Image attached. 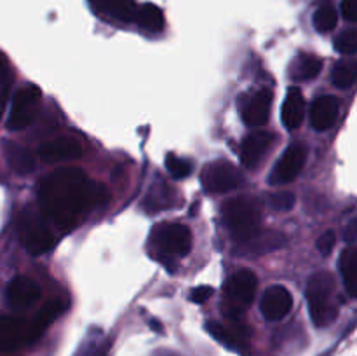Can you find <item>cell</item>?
Here are the masks:
<instances>
[{
	"label": "cell",
	"instance_id": "cell-1",
	"mask_svg": "<svg viewBox=\"0 0 357 356\" xmlns=\"http://www.w3.org/2000/svg\"><path fill=\"white\" fill-rule=\"evenodd\" d=\"M107 198V188L93 184L79 168H59L38 187L40 212L61 229H72L87 209L100 206Z\"/></svg>",
	"mask_w": 357,
	"mask_h": 356
},
{
	"label": "cell",
	"instance_id": "cell-2",
	"mask_svg": "<svg viewBox=\"0 0 357 356\" xmlns=\"http://www.w3.org/2000/svg\"><path fill=\"white\" fill-rule=\"evenodd\" d=\"M222 215L232 237H236L239 243H244L260 232L264 206L260 199L253 195H239V198L229 199L223 205Z\"/></svg>",
	"mask_w": 357,
	"mask_h": 356
},
{
	"label": "cell",
	"instance_id": "cell-3",
	"mask_svg": "<svg viewBox=\"0 0 357 356\" xmlns=\"http://www.w3.org/2000/svg\"><path fill=\"white\" fill-rule=\"evenodd\" d=\"M335 278L330 272H316L307 283L309 313L316 327H328L337 320L338 306L335 302Z\"/></svg>",
	"mask_w": 357,
	"mask_h": 356
},
{
	"label": "cell",
	"instance_id": "cell-4",
	"mask_svg": "<svg viewBox=\"0 0 357 356\" xmlns=\"http://www.w3.org/2000/svg\"><path fill=\"white\" fill-rule=\"evenodd\" d=\"M257 276L250 269H241L223 285V313L229 320H241L257 293Z\"/></svg>",
	"mask_w": 357,
	"mask_h": 356
},
{
	"label": "cell",
	"instance_id": "cell-5",
	"mask_svg": "<svg viewBox=\"0 0 357 356\" xmlns=\"http://www.w3.org/2000/svg\"><path fill=\"white\" fill-rule=\"evenodd\" d=\"M20 236L24 248L31 255H42L54 244V234L45 220L44 213L37 209H26L20 216Z\"/></svg>",
	"mask_w": 357,
	"mask_h": 356
},
{
	"label": "cell",
	"instance_id": "cell-6",
	"mask_svg": "<svg viewBox=\"0 0 357 356\" xmlns=\"http://www.w3.org/2000/svg\"><path fill=\"white\" fill-rule=\"evenodd\" d=\"M40 98V87H37L35 84H28V86L21 87L13 98L9 119H7V129L9 131H21V129L28 128L33 122L35 115H37Z\"/></svg>",
	"mask_w": 357,
	"mask_h": 356
},
{
	"label": "cell",
	"instance_id": "cell-7",
	"mask_svg": "<svg viewBox=\"0 0 357 356\" xmlns=\"http://www.w3.org/2000/svg\"><path fill=\"white\" fill-rule=\"evenodd\" d=\"M201 181L208 192L222 194L239 188L243 185V175L229 161H215L202 170Z\"/></svg>",
	"mask_w": 357,
	"mask_h": 356
},
{
	"label": "cell",
	"instance_id": "cell-8",
	"mask_svg": "<svg viewBox=\"0 0 357 356\" xmlns=\"http://www.w3.org/2000/svg\"><path fill=\"white\" fill-rule=\"evenodd\" d=\"M152 239L160 251L171 257H185L192 248V232L183 223H160Z\"/></svg>",
	"mask_w": 357,
	"mask_h": 356
},
{
	"label": "cell",
	"instance_id": "cell-9",
	"mask_svg": "<svg viewBox=\"0 0 357 356\" xmlns=\"http://www.w3.org/2000/svg\"><path fill=\"white\" fill-rule=\"evenodd\" d=\"M307 159V149L303 143H291L279 157L278 164L271 173V184L282 185L295 180L302 171Z\"/></svg>",
	"mask_w": 357,
	"mask_h": 356
},
{
	"label": "cell",
	"instance_id": "cell-10",
	"mask_svg": "<svg viewBox=\"0 0 357 356\" xmlns=\"http://www.w3.org/2000/svg\"><path fill=\"white\" fill-rule=\"evenodd\" d=\"M30 321L20 316H0V353H13L30 344Z\"/></svg>",
	"mask_w": 357,
	"mask_h": 356
},
{
	"label": "cell",
	"instance_id": "cell-11",
	"mask_svg": "<svg viewBox=\"0 0 357 356\" xmlns=\"http://www.w3.org/2000/svg\"><path fill=\"white\" fill-rule=\"evenodd\" d=\"M38 156L45 164L70 163L82 156V147L72 136H59V138H52L42 143L38 149Z\"/></svg>",
	"mask_w": 357,
	"mask_h": 356
},
{
	"label": "cell",
	"instance_id": "cell-12",
	"mask_svg": "<svg viewBox=\"0 0 357 356\" xmlns=\"http://www.w3.org/2000/svg\"><path fill=\"white\" fill-rule=\"evenodd\" d=\"M293 307V297L289 293V290H286L284 286L274 285L268 286L265 290L264 297H261V314L265 316V320L268 321H278L282 320L286 314L291 311Z\"/></svg>",
	"mask_w": 357,
	"mask_h": 356
},
{
	"label": "cell",
	"instance_id": "cell-13",
	"mask_svg": "<svg viewBox=\"0 0 357 356\" xmlns=\"http://www.w3.org/2000/svg\"><path fill=\"white\" fill-rule=\"evenodd\" d=\"M40 299V286L26 276H16L7 286V302L13 309L23 311Z\"/></svg>",
	"mask_w": 357,
	"mask_h": 356
},
{
	"label": "cell",
	"instance_id": "cell-14",
	"mask_svg": "<svg viewBox=\"0 0 357 356\" xmlns=\"http://www.w3.org/2000/svg\"><path fill=\"white\" fill-rule=\"evenodd\" d=\"M274 136L267 131H253L241 143V161L246 168L253 170L271 149Z\"/></svg>",
	"mask_w": 357,
	"mask_h": 356
},
{
	"label": "cell",
	"instance_id": "cell-15",
	"mask_svg": "<svg viewBox=\"0 0 357 356\" xmlns=\"http://www.w3.org/2000/svg\"><path fill=\"white\" fill-rule=\"evenodd\" d=\"M272 105L271 89H260L251 96H246L243 105V119L248 126H264L268 121Z\"/></svg>",
	"mask_w": 357,
	"mask_h": 356
},
{
	"label": "cell",
	"instance_id": "cell-16",
	"mask_svg": "<svg viewBox=\"0 0 357 356\" xmlns=\"http://www.w3.org/2000/svg\"><path fill=\"white\" fill-rule=\"evenodd\" d=\"M340 112V101L338 98L326 94V96L317 98L310 107V124L317 131H326L335 124Z\"/></svg>",
	"mask_w": 357,
	"mask_h": 356
},
{
	"label": "cell",
	"instance_id": "cell-17",
	"mask_svg": "<svg viewBox=\"0 0 357 356\" xmlns=\"http://www.w3.org/2000/svg\"><path fill=\"white\" fill-rule=\"evenodd\" d=\"M208 330L216 341L223 342L227 346H232V348H239V346L246 344L248 337H250V330L239 320H230V325L209 321Z\"/></svg>",
	"mask_w": 357,
	"mask_h": 356
},
{
	"label": "cell",
	"instance_id": "cell-18",
	"mask_svg": "<svg viewBox=\"0 0 357 356\" xmlns=\"http://www.w3.org/2000/svg\"><path fill=\"white\" fill-rule=\"evenodd\" d=\"M305 115V100L298 87H291L288 91L284 103H282L281 119L286 129H296L302 126Z\"/></svg>",
	"mask_w": 357,
	"mask_h": 356
},
{
	"label": "cell",
	"instance_id": "cell-19",
	"mask_svg": "<svg viewBox=\"0 0 357 356\" xmlns=\"http://www.w3.org/2000/svg\"><path fill=\"white\" fill-rule=\"evenodd\" d=\"M2 149L3 157H6L7 164H9V168L14 173L28 175L35 170V157L24 147H21L20 143L6 140L2 143Z\"/></svg>",
	"mask_w": 357,
	"mask_h": 356
},
{
	"label": "cell",
	"instance_id": "cell-20",
	"mask_svg": "<svg viewBox=\"0 0 357 356\" xmlns=\"http://www.w3.org/2000/svg\"><path fill=\"white\" fill-rule=\"evenodd\" d=\"M63 311H65V304H63L61 300H51V302L45 304V306L38 311L37 316L30 321L31 341H37V339L44 334L45 328H47Z\"/></svg>",
	"mask_w": 357,
	"mask_h": 356
},
{
	"label": "cell",
	"instance_id": "cell-21",
	"mask_svg": "<svg viewBox=\"0 0 357 356\" xmlns=\"http://www.w3.org/2000/svg\"><path fill=\"white\" fill-rule=\"evenodd\" d=\"M340 272L344 278L345 290L351 297L357 299V250L347 248L340 255Z\"/></svg>",
	"mask_w": 357,
	"mask_h": 356
},
{
	"label": "cell",
	"instance_id": "cell-22",
	"mask_svg": "<svg viewBox=\"0 0 357 356\" xmlns=\"http://www.w3.org/2000/svg\"><path fill=\"white\" fill-rule=\"evenodd\" d=\"M96 7L108 16L121 21H132L136 16V3L135 0H93Z\"/></svg>",
	"mask_w": 357,
	"mask_h": 356
},
{
	"label": "cell",
	"instance_id": "cell-23",
	"mask_svg": "<svg viewBox=\"0 0 357 356\" xmlns=\"http://www.w3.org/2000/svg\"><path fill=\"white\" fill-rule=\"evenodd\" d=\"M136 23L146 31H160L164 28V14L162 10L159 9L153 3H143L142 7L136 9V16H135Z\"/></svg>",
	"mask_w": 357,
	"mask_h": 356
},
{
	"label": "cell",
	"instance_id": "cell-24",
	"mask_svg": "<svg viewBox=\"0 0 357 356\" xmlns=\"http://www.w3.org/2000/svg\"><path fill=\"white\" fill-rule=\"evenodd\" d=\"M323 61L312 54H300L291 65V77L295 80H310L319 75Z\"/></svg>",
	"mask_w": 357,
	"mask_h": 356
},
{
	"label": "cell",
	"instance_id": "cell-25",
	"mask_svg": "<svg viewBox=\"0 0 357 356\" xmlns=\"http://www.w3.org/2000/svg\"><path fill=\"white\" fill-rule=\"evenodd\" d=\"M333 84L340 89H347V87L354 86L357 80V61L352 59H344L335 65L333 73H331Z\"/></svg>",
	"mask_w": 357,
	"mask_h": 356
},
{
	"label": "cell",
	"instance_id": "cell-26",
	"mask_svg": "<svg viewBox=\"0 0 357 356\" xmlns=\"http://www.w3.org/2000/svg\"><path fill=\"white\" fill-rule=\"evenodd\" d=\"M337 21L338 13L333 3L330 2H323L314 13V27H316V30L323 31V34L333 30L337 27Z\"/></svg>",
	"mask_w": 357,
	"mask_h": 356
},
{
	"label": "cell",
	"instance_id": "cell-27",
	"mask_svg": "<svg viewBox=\"0 0 357 356\" xmlns=\"http://www.w3.org/2000/svg\"><path fill=\"white\" fill-rule=\"evenodd\" d=\"M171 199H173V191H171L166 184H159L157 187H153L152 191L149 192L146 205H150L149 208L152 209V212H157V209L169 208Z\"/></svg>",
	"mask_w": 357,
	"mask_h": 356
},
{
	"label": "cell",
	"instance_id": "cell-28",
	"mask_svg": "<svg viewBox=\"0 0 357 356\" xmlns=\"http://www.w3.org/2000/svg\"><path fill=\"white\" fill-rule=\"evenodd\" d=\"M10 86H13V72H10L7 59L0 56V119L7 107V101H9Z\"/></svg>",
	"mask_w": 357,
	"mask_h": 356
},
{
	"label": "cell",
	"instance_id": "cell-29",
	"mask_svg": "<svg viewBox=\"0 0 357 356\" xmlns=\"http://www.w3.org/2000/svg\"><path fill=\"white\" fill-rule=\"evenodd\" d=\"M335 49L342 54L357 52V28H349L335 38Z\"/></svg>",
	"mask_w": 357,
	"mask_h": 356
},
{
	"label": "cell",
	"instance_id": "cell-30",
	"mask_svg": "<svg viewBox=\"0 0 357 356\" xmlns=\"http://www.w3.org/2000/svg\"><path fill=\"white\" fill-rule=\"evenodd\" d=\"M166 168L169 171V175H173L174 178H185L192 171L190 161L174 156V154H167L166 156Z\"/></svg>",
	"mask_w": 357,
	"mask_h": 356
},
{
	"label": "cell",
	"instance_id": "cell-31",
	"mask_svg": "<svg viewBox=\"0 0 357 356\" xmlns=\"http://www.w3.org/2000/svg\"><path fill=\"white\" fill-rule=\"evenodd\" d=\"M268 202L274 209H279V212H284V209H291L293 205H295V194L288 191L275 192L268 198Z\"/></svg>",
	"mask_w": 357,
	"mask_h": 356
},
{
	"label": "cell",
	"instance_id": "cell-32",
	"mask_svg": "<svg viewBox=\"0 0 357 356\" xmlns=\"http://www.w3.org/2000/svg\"><path fill=\"white\" fill-rule=\"evenodd\" d=\"M335 243H337V234H335L333 230H326V232L317 239V250L323 255H330L331 250L335 248Z\"/></svg>",
	"mask_w": 357,
	"mask_h": 356
},
{
	"label": "cell",
	"instance_id": "cell-33",
	"mask_svg": "<svg viewBox=\"0 0 357 356\" xmlns=\"http://www.w3.org/2000/svg\"><path fill=\"white\" fill-rule=\"evenodd\" d=\"M342 16L351 23H357V0H344L342 2Z\"/></svg>",
	"mask_w": 357,
	"mask_h": 356
},
{
	"label": "cell",
	"instance_id": "cell-34",
	"mask_svg": "<svg viewBox=\"0 0 357 356\" xmlns=\"http://www.w3.org/2000/svg\"><path fill=\"white\" fill-rule=\"evenodd\" d=\"M213 295V288L211 286H197L195 290H192L190 293V300H194L195 304H202Z\"/></svg>",
	"mask_w": 357,
	"mask_h": 356
},
{
	"label": "cell",
	"instance_id": "cell-35",
	"mask_svg": "<svg viewBox=\"0 0 357 356\" xmlns=\"http://www.w3.org/2000/svg\"><path fill=\"white\" fill-rule=\"evenodd\" d=\"M357 237V223H351V225L345 229V241H354Z\"/></svg>",
	"mask_w": 357,
	"mask_h": 356
},
{
	"label": "cell",
	"instance_id": "cell-36",
	"mask_svg": "<svg viewBox=\"0 0 357 356\" xmlns=\"http://www.w3.org/2000/svg\"><path fill=\"white\" fill-rule=\"evenodd\" d=\"M0 356H3V355H0Z\"/></svg>",
	"mask_w": 357,
	"mask_h": 356
}]
</instances>
